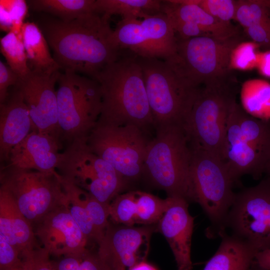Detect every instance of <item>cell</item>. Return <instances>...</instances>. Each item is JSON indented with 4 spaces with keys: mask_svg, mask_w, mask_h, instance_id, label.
<instances>
[{
    "mask_svg": "<svg viewBox=\"0 0 270 270\" xmlns=\"http://www.w3.org/2000/svg\"><path fill=\"white\" fill-rule=\"evenodd\" d=\"M129 270H158L152 265L144 261L140 262L132 268Z\"/></svg>",
    "mask_w": 270,
    "mask_h": 270,
    "instance_id": "obj_42",
    "label": "cell"
},
{
    "mask_svg": "<svg viewBox=\"0 0 270 270\" xmlns=\"http://www.w3.org/2000/svg\"><path fill=\"white\" fill-rule=\"evenodd\" d=\"M36 130L22 92L17 86L0 104V162L6 164L12 150Z\"/></svg>",
    "mask_w": 270,
    "mask_h": 270,
    "instance_id": "obj_19",
    "label": "cell"
},
{
    "mask_svg": "<svg viewBox=\"0 0 270 270\" xmlns=\"http://www.w3.org/2000/svg\"><path fill=\"white\" fill-rule=\"evenodd\" d=\"M242 108L258 118L270 120V82L262 79L246 81L241 90Z\"/></svg>",
    "mask_w": 270,
    "mask_h": 270,
    "instance_id": "obj_26",
    "label": "cell"
},
{
    "mask_svg": "<svg viewBox=\"0 0 270 270\" xmlns=\"http://www.w3.org/2000/svg\"><path fill=\"white\" fill-rule=\"evenodd\" d=\"M23 262L10 270H32L30 261L27 257H24Z\"/></svg>",
    "mask_w": 270,
    "mask_h": 270,
    "instance_id": "obj_43",
    "label": "cell"
},
{
    "mask_svg": "<svg viewBox=\"0 0 270 270\" xmlns=\"http://www.w3.org/2000/svg\"><path fill=\"white\" fill-rule=\"evenodd\" d=\"M0 48L8 66L22 80L32 72L21 34L10 32L1 38Z\"/></svg>",
    "mask_w": 270,
    "mask_h": 270,
    "instance_id": "obj_28",
    "label": "cell"
},
{
    "mask_svg": "<svg viewBox=\"0 0 270 270\" xmlns=\"http://www.w3.org/2000/svg\"><path fill=\"white\" fill-rule=\"evenodd\" d=\"M237 0H178L181 4H195L214 18L224 22L234 20Z\"/></svg>",
    "mask_w": 270,
    "mask_h": 270,
    "instance_id": "obj_34",
    "label": "cell"
},
{
    "mask_svg": "<svg viewBox=\"0 0 270 270\" xmlns=\"http://www.w3.org/2000/svg\"><path fill=\"white\" fill-rule=\"evenodd\" d=\"M264 173L266 174L268 178H270V154L266 164Z\"/></svg>",
    "mask_w": 270,
    "mask_h": 270,
    "instance_id": "obj_44",
    "label": "cell"
},
{
    "mask_svg": "<svg viewBox=\"0 0 270 270\" xmlns=\"http://www.w3.org/2000/svg\"><path fill=\"white\" fill-rule=\"evenodd\" d=\"M26 2L33 10L53 14L64 22L94 12L95 0H33Z\"/></svg>",
    "mask_w": 270,
    "mask_h": 270,
    "instance_id": "obj_27",
    "label": "cell"
},
{
    "mask_svg": "<svg viewBox=\"0 0 270 270\" xmlns=\"http://www.w3.org/2000/svg\"><path fill=\"white\" fill-rule=\"evenodd\" d=\"M34 224L36 237L50 256L62 258L81 253L86 249L88 240L66 204Z\"/></svg>",
    "mask_w": 270,
    "mask_h": 270,
    "instance_id": "obj_16",
    "label": "cell"
},
{
    "mask_svg": "<svg viewBox=\"0 0 270 270\" xmlns=\"http://www.w3.org/2000/svg\"><path fill=\"white\" fill-rule=\"evenodd\" d=\"M147 131L134 125L97 122L86 138L89 148L107 162L127 182L143 174L148 144Z\"/></svg>",
    "mask_w": 270,
    "mask_h": 270,
    "instance_id": "obj_10",
    "label": "cell"
},
{
    "mask_svg": "<svg viewBox=\"0 0 270 270\" xmlns=\"http://www.w3.org/2000/svg\"><path fill=\"white\" fill-rule=\"evenodd\" d=\"M20 34L32 72L47 74L60 70L59 66L50 52L48 44L39 26L33 22H24Z\"/></svg>",
    "mask_w": 270,
    "mask_h": 270,
    "instance_id": "obj_24",
    "label": "cell"
},
{
    "mask_svg": "<svg viewBox=\"0 0 270 270\" xmlns=\"http://www.w3.org/2000/svg\"><path fill=\"white\" fill-rule=\"evenodd\" d=\"M256 68L260 74L270 78V50L260 52Z\"/></svg>",
    "mask_w": 270,
    "mask_h": 270,
    "instance_id": "obj_40",
    "label": "cell"
},
{
    "mask_svg": "<svg viewBox=\"0 0 270 270\" xmlns=\"http://www.w3.org/2000/svg\"><path fill=\"white\" fill-rule=\"evenodd\" d=\"M56 90L59 140L66 148L74 140L87 138L101 112L102 92L95 80L64 71Z\"/></svg>",
    "mask_w": 270,
    "mask_h": 270,
    "instance_id": "obj_6",
    "label": "cell"
},
{
    "mask_svg": "<svg viewBox=\"0 0 270 270\" xmlns=\"http://www.w3.org/2000/svg\"><path fill=\"white\" fill-rule=\"evenodd\" d=\"M152 228L110 223L98 244L97 253L110 270H129L144 260L153 230Z\"/></svg>",
    "mask_w": 270,
    "mask_h": 270,
    "instance_id": "obj_14",
    "label": "cell"
},
{
    "mask_svg": "<svg viewBox=\"0 0 270 270\" xmlns=\"http://www.w3.org/2000/svg\"><path fill=\"white\" fill-rule=\"evenodd\" d=\"M254 267H255V266H254ZM256 268L257 270H262L259 269V268Z\"/></svg>",
    "mask_w": 270,
    "mask_h": 270,
    "instance_id": "obj_45",
    "label": "cell"
},
{
    "mask_svg": "<svg viewBox=\"0 0 270 270\" xmlns=\"http://www.w3.org/2000/svg\"><path fill=\"white\" fill-rule=\"evenodd\" d=\"M176 40L175 54L164 61L190 85L200 88L229 77L230 52L242 38L239 34L226 38L198 36Z\"/></svg>",
    "mask_w": 270,
    "mask_h": 270,
    "instance_id": "obj_8",
    "label": "cell"
},
{
    "mask_svg": "<svg viewBox=\"0 0 270 270\" xmlns=\"http://www.w3.org/2000/svg\"><path fill=\"white\" fill-rule=\"evenodd\" d=\"M41 30L64 71L82 73L94 80L122 53L113 40L109 22L96 12L68 22L47 20Z\"/></svg>",
    "mask_w": 270,
    "mask_h": 270,
    "instance_id": "obj_1",
    "label": "cell"
},
{
    "mask_svg": "<svg viewBox=\"0 0 270 270\" xmlns=\"http://www.w3.org/2000/svg\"><path fill=\"white\" fill-rule=\"evenodd\" d=\"M137 58L142 72L154 128L182 126L200 88L190 85L164 60Z\"/></svg>",
    "mask_w": 270,
    "mask_h": 270,
    "instance_id": "obj_7",
    "label": "cell"
},
{
    "mask_svg": "<svg viewBox=\"0 0 270 270\" xmlns=\"http://www.w3.org/2000/svg\"><path fill=\"white\" fill-rule=\"evenodd\" d=\"M190 176L194 202L198 203L210 222L208 236H218L226 230L230 210L236 196L232 180L220 157L190 144Z\"/></svg>",
    "mask_w": 270,
    "mask_h": 270,
    "instance_id": "obj_5",
    "label": "cell"
},
{
    "mask_svg": "<svg viewBox=\"0 0 270 270\" xmlns=\"http://www.w3.org/2000/svg\"><path fill=\"white\" fill-rule=\"evenodd\" d=\"M23 260L19 250L0 236V270H10Z\"/></svg>",
    "mask_w": 270,
    "mask_h": 270,
    "instance_id": "obj_36",
    "label": "cell"
},
{
    "mask_svg": "<svg viewBox=\"0 0 270 270\" xmlns=\"http://www.w3.org/2000/svg\"><path fill=\"white\" fill-rule=\"evenodd\" d=\"M60 74L59 70L47 74L32 71L16 85L22 92L36 130L52 136L59 142L55 85Z\"/></svg>",
    "mask_w": 270,
    "mask_h": 270,
    "instance_id": "obj_15",
    "label": "cell"
},
{
    "mask_svg": "<svg viewBox=\"0 0 270 270\" xmlns=\"http://www.w3.org/2000/svg\"><path fill=\"white\" fill-rule=\"evenodd\" d=\"M0 4L8 10L12 24V30L20 34L28 11V4L24 0H0Z\"/></svg>",
    "mask_w": 270,
    "mask_h": 270,
    "instance_id": "obj_35",
    "label": "cell"
},
{
    "mask_svg": "<svg viewBox=\"0 0 270 270\" xmlns=\"http://www.w3.org/2000/svg\"><path fill=\"white\" fill-rule=\"evenodd\" d=\"M260 46L250 41H242L232 50L228 63L230 71H248L256 68Z\"/></svg>",
    "mask_w": 270,
    "mask_h": 270,
    "instance_id": "obj_33",
    "label": "cell"
},
{
    "mask_svg": "<svg viewBox=\"0 0 270 270\" xmlns=\"http://www.w3.org/2000/svg\"><path fill=\"white\" fill-rule=\"evenodd\" d=\"M102 92L98 122L112 125L132 124L148 132L154 124L142 72L137 56L130 51L100 72L94 78Z\"/></svg>",
    "mask_w": 270,
    "mask_h": 270,
    "instance_id": "obj_2",
    "label": "cell"
},
{
    "mask_svg": "<svg viewBox=\"0 0 270 270\" xmlns=\"http://www.w3.org/2000/svg\"><path fill=\"white\" fill-rule=\"evenodd\" d=\"M161 12L168 19L194 24L214 37L226 38L240 34L238 28L231 22L218 20L195 4H178L174 0H162Z\"/></svg>",
    "mask_w": 270,
    "mask_h": 270,
    "instance_id": "obj_22",
    "label": "cell"
},
{
    "mask_svg": "<svg viewBox=\"0 0 270 270\" xmlns=\"http://www.w3.org/2000/svg\"><path fill=\"white\" fill-rule=\"evenodd\" d=\"M25 257L30 261L32 270H55L50 254L41 246L36 248Z\"/></svg>",
    "mask_w": 270,
    "mask_h": 270,
    "instance_id": "obj_39",
    "label": "cell"
},
{
    "mask_svg": "<svg viewBox=\"0 0 270 270\" xmlns=\"http://www.w3.org/2000/svg\"><path fill=\"white\" fill-rule=\"evenodd\" d=\"M60 178L66 206L88 240L98 244L110 224V204L100 202L84 190Z\"/></svg>",
    "mask_w": 270,
    "mask_h": 270,
    "instance_id": "obj_18",
    "label": "cell"
},
{
    "mask_svg": "<svg viewBox=\"0 0 270 270\" xmlns=\"http://www.w3.org/2000/svg\"><path fill=\"white\" fill-rule=\"evenodd\" d=\"M192 150L182 126L156 129L148 146L143 174L168 196L194 202L190 176Z\"/></svg>",
    "mask_w": 270,
    "mask_h": 270,
    "instance_id": "obj_3",
    "label": "cell"
},
{
    "mask_svg": "<svg viewBox=\"0 0 270 270\" xmlns=\"http://www.w3.org/2000/svg\"><path fill=\"white\" fill-rule=\"evenodd\" d=\"M234 20L244 28L270 20V0H237Z\"/></svg>",
    "mask_w": 270,
    "mask_h": 270,
    "instance_id": "obj_30",
    "label": "cell"
},
{
    "mask_svg": "<svg viewBox=\"0 0 270 270\" xmlns=\"http://www.w3.org/2000/svg\"><path fill=\"white\" fill-rule=\"evenodd\" d=\"M136 206L134 190L120 194L110 204V219L114 224L133 226Z\"/></svg>",
    "mask_w": 270,
    "mask_h": 270,
    "instance_id": "obj_31",
    "label": "cell"
},
{
    "mask_svg": "<svg viewBox=\"0 0 270 270\" xmlns=\"http://www.w3.org/2000/svg\"><path fill=\"white\" fill-rule=\"evenodd\" d=\"M254 266L262 270H270V248L256 253Z\"/></svg>",
    "mask_w": 270,
    "mask_h": 270,
    "instance_id": "obj_41",
    "label": "cell"
},
{
    "mask_svg": "<svg viewBox=\"0 0 270 270\" xmlns=\"http://www.w3.org/2000/svg\"><path fill=\"white\" fill-rule=\"evenodd\" d=\"M0 236L16 247L23 258L38 247L32 224L10 194L0 188Z\"/></svg>",
    "mask_w": 270,
    "mask_h": 270,
    "instance_id": "obj_21",
    "label": "cell"
},
{
    "mask_svg": "<svg viewBox=\"0 0 270 270\" xmlns=\"http://www.w3.org/2000/svg\"><path fill=\"white\" fill-rule=\"evenodd\" d=\"M226 228L257 252L270 248V178L236 194Z\"/></svg>",
    "mask_w": 270,
    "mask_h": 270,
    "instance_id": "obj_12",
    "label": "cell"
},
{
    "mask_svg": "<svg viewBox=\"0 0 270 270\" xmlns=\"http://www.w3.org/2000/svg\"><path fill=\"white\" fill-rule=\"evenodd\" d=\"M162 2L158 0H95L94 11L108 22L114 14L122 18H142L148 14L161 12Z\"/></svg>",
    "mask_w": 270,
    "mask_h": 270,
    "instance_id": "obj_25",
    "label": "cell"
},
{
    "mask_svg": "<svg viewBox=\"0 0 270 270\" xmlns=\"http://www.w3.org/2000/svg\"><path fill=\"white\" fill-rule=\"evenodd\" d=\"M61 148L56 138L34 130L12 150L6 164L42 172H54L61 160L62 153L59 152Z\"/></svg>",
    "mask_w": 270,
    "mask_h": 270,
    "instance_id": "obj_20",
    "label": "cell"
},
{
    "mask_svg": "<svg viewBox=\"0 0 270 270\" xmlns=\"http://www.w3.org/2000/svg\"><path fill=\"white\" fill-rule=\"evenodd\" d=\"M244 31L250 40L258 44L260 48L265 50H270V20L244 28Z\"/></svg>",
    "mask_w": 270,
    "mask_h": 270,
    "instance_id": "obj_37",
    "label": "cell"
},
{
    "mask_svg": "<svg viewBox=\"0 0 270 270\" xmlns=\"http://www.w3.org/2000/svg\"><path fill=\"white\" fill-rule=\"evenodd\" d=\"M166 209L158 224V229L168 242L177 270H192V239L194 218L188 211V202L180 197L168 196Z\"/></svg>",
    "mask_w": 270,
    "mask_h": 270,
    "instance_id": "obj_17",
    "label": "cell"
},
{
    "mask_svg": "<svg viewBox=\"0 0 270 270\" xmlns=\"http://www.w3.org/2000/svg\"><path fill=\"white\" fill-rule=\"evenodd\" d=\"M112 38L120 50L140 57L166 60L176 52L175 33L162 12L148 14L142 18H122L113 30Z\"/></svg>",
    "mask_w": 270,
    "mask_h": 270,
    "instance_id": "obj_13",
    "label": "cell"
},
{
    "mask_svg": "<svg viewBox=\"0 0 270 270\" xmlns=\"http://www.w3.org/2000/svg\"><path fill=\"white\" fill-rule=\"evenodd\" d=\"M134 192L136 206V224L148 225L158 223L166 209L168 198L162 199L146 192Z\"/></svg>",
    "mask_w": 270,
    "mask_h": 270,
    "instance_id": "obj_29",
    "label": "cell"
},
{
    "mask_svg": "<svg viewBox=\"0 0 270 270\" xmlns=\"http://www.w3.org/2000/svg\"><path fill=\"white\" fill-rule=\"evenodd\" d=\"M20 78L16 74L2 62H0V104L3 103L8 96V88L15 86Z\"/></svg>",
    "mask_w": 270,
    "mask_h": 270,
    "instance_id": "obj_38",
    "label": "cell"
},
{
    "mask_svg": "<svg viewBox=\"0 0 270 270\" xmlns=\"http://www.w3.org/2000/svg\"><path fill=\"white\" fill-rule=\"evenodd\" d=\"M86 138L74 140L66 148L57 170L63 178L100 202L110 204L125 188L127 181L89 148Z\"/></svg>",
    "mask_w": 270,
    "mask_h": 270,
    "instance_id": "obj_11",
    "label": "cell"
},
{
    "mask_svg": "<svg viewBox=\"0 0 270 270\" xmlns=\"http://www.w3.org/2000/svg\"><path fill=\"white\" fill-rule=\"evenodd\" d=\"M55 270H110L98 253L86 249L83 252L62 257L52 261Z\"/></svg>",
    "mask_w": 270,
    "mask_h": 270,
    "instance_id": "obj_32",
    "label": "cell"
},
{
    "mask_svg": "<svg viewBox=\"0 0 270 270\" xmlns=\"http://www.w3.org/2000/svg\"><path fill=\"white\" fill-rule=\"evenodd\" d=\"M226 231L222 232L220 246L203 270H252L258 252L246 242Z\"/></svg>",
    "mask_w": 270,
    "mask_h": 270,
    "instance_id": "obj_23",
    "label": "cell"
},
{
    "mask_svg": "<svg viewBox=\"0 0 270 270\" xmlns=\"http://www.w3.org/2000/svg\"><path fill=\"white\" fill-rule=\"evenodd\" d=\"M228 78L200 88L182 125L191 146L201 148L222 160L227 122L236 102L235 90Z\"/></svg>",
    "mask_w": 270,
    "mask_h": 270,
    "instance_id": "obj_4",
    "label": "cell"
},
{
    "mask_svg": "<svg viewBox=\"0 0 270 270\" xmlns=\"http://www.w3.org/2000/svg\"><path fill=\"white\" fill-rule=\"evenodd\" d=\"M0 188L10 194L32 225L66 204V196L58 172H42L8 164L0 166Z\"/></svg>",
    "mask_w": 270,
    "mask_h": 270,
    "instance_id": "obj_9",
    "label": "cell"
}]
</instances>
